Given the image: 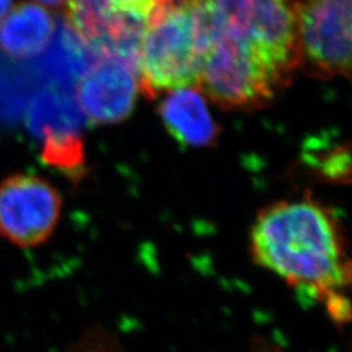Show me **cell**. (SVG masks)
<instances>
[{
  "label": "cell",
  "mask_w": 352,
  "mask_h": 352,
  "mask_svg": "<svg viewBox=\"0 0 352 352\" xmlns=\"http://www.w3.org/2000/svg\"><path fill=\"white\" fill-rule=\"evenodd\" d=\"M206 30L199 87L223 109L270 101L300 65L289 0H201Z\"/></svg>",
  "instance_id": "cell-1"
},
{
  "label": "cell",
  "mask_w": 352,
  "mask_h": 352,
  "mask_svg": "<svg viewBox=\"0 0 352 352\" xmlns=\"http://www.w3.org/2000/svg\"><path fill=\"white\" fill-rule=\"evenodd\" d=\"M250 254L298 295L322 304L331 321H350L351 258L340 219L311 197L278 201L257 214Z\"/></svg>",
  "instance_id": "cell-2"
},
{
  "label": "cell",
  "mask_w": 352,
  "mask_h": 352,
  "mask_svg": "<svg viewBox=\"0 0 352 352\" xmlns=\"http://www.w3.org/2000/svg\"><path fill=\"white\" fill-rule=\"evenodd\" d=\"M206 30L201 0H166L140 45L139 87L146 96L199 85Z\"/></svg>",
  "instance_id": "cell-3"
},
{
  "label": "cell",
  "mask_w": 352,
  "mask_h": 352,
  "mask_svg": "<svg viewBox=\"0 0 352 352\" xmlns=\"http://www.w3.org/2000/svg\"><path fill=\"white\" fill-rule=\"evenodd\" d=\"M166 0H68L65 16L76 36L100 58L139 67L140 45Z\"/></svg>",
  "instance_id": "cell-4"
},
{
  "label": "cell",
  "mask_w": 352,
  "mask_h": 352,
  "mask_svg": "<svg viewBox=\"0 0 352 352\" xmlns=\"http://www.w3.org/2000/svg\"><path fill=\"white\" fill-rule=\"evenodd\" d=\"M295 7L299 60L311 75L351 71V0H302Z\"/></svg>",
  "instance_id": "cell-5"
},
{
  "label": "cell",
  "mask_w": 352,
  "mask_h": 352,
  "mask_svg": "<svg viewBox=\"0 0 352 352\" xmlns=\"http://www.w3.org/2000/svg\"><path fill=\"white\" fill-rule=\"evenodd\" d=\"M63 200L47 180L16 174L0 182V236L20 248L50 239L62 215Z\"/></svg>",
  "instance_id": "cell-6"
},
{
  "label": "cell",
  "mask_w": 352,
  "mask_h": 352,
  "mask_svg": "<svg viewBox=\"0 0 352 352\" xmlns=\"http://www.w3.org/2000/svg\"><path fill=\"white\" fill-rule=\"evenodd\" d=\"M139 89L136 68L118 59L101 58L81 77L77 101L91 123H119L132 113Z\"/></svg>",
  "instance_id": "cell-7"
},
{
  "label": "cell",
  "mask_w": 352,
  "mask_h": 352,
  "mask_svg": "<svg viewBox=\"0 0 352 352\" xmlns=\"http://www.w3.org/2000/svg\"><path fill=\"white\" fill-rule=\"evenodd\" d=\"M166 129L180 144L201 148L213 144L218 129L204 93L196 87L167 91L160 106Z\"/></svg>",
  "instance_id": "cell-8"
},
{
  "label": "cell",
  "mask_w": 352,
  "mask_h": 352,
  "mask_svg": "<svg viewBox=\"0 0 352 352\" xmlns=\"http://www.w3.org/2000/svg\"><path fill=\"white\" fill-rule=\"evenodd\" d=\"M54 33L55 20L47 8L21 1L0 21V50L13 59H30L47 49Z\"/></svg>",
  "instance_id": "cell-9"
},
{
  "label": "cell",
  "mask_w": 352,
  "mask_h": 352,
  "mask_svg": "<svg viewBox=\"0 0 352 352\" xmlns=\"http://www.w3.org/2000/svg\"><path fill=\"white\" fill-rule=\"evenodd\" d=\"M43 157L50 164L64 170H75L82 164L81 140L68 131H49Z\"/></svg>",
  "instance_id": "cell-10"
},
{
  "label": "cell",
  "mask_w": 352,
  "mask_h": 352,
  "mask_svg": "<svg viewBox=\"0 0 352 352\" xmlns=\"http://www.w3.org/2000/svg\"><path fill=\"white\" fill-rule=\"evenodd\" d=\"M45 8H64L68 0H32Z\"/></svg>",
  "instance_id": "cell-11"
},
{
  "label": "cell",
  "mask_w": 352,
  "mask_h": 352,
  "mask_svg": "<svg viewBox=\"0 0 352 352\" xmlns=\"http://www.w3.org/2000/svg\"><path fill=\"white\" fill-rule=\"evenodd\" d=\"M12 7V0H0V21Z\"/></svg>",
  "instance_id": "cell-12"
}]
</instances>
